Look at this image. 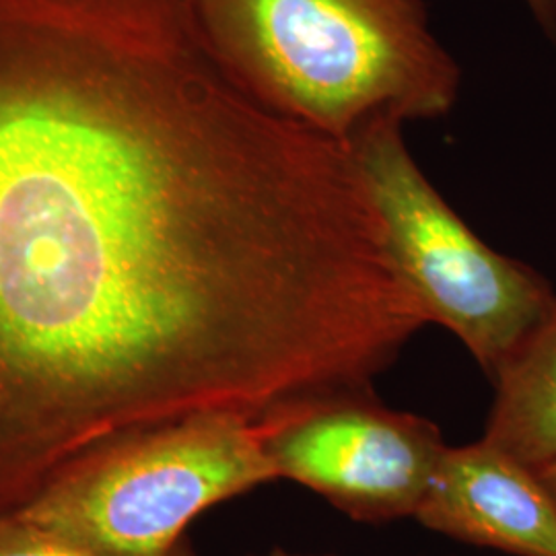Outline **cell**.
<instances>
[{
    "mask_svg": "<svg viewBox=\"0 0 556 556\" xmlns=\"http://www.w3.org/2000/svg\"><path fill=\"white\" fill-rule=\"evenodd\" d=\"M422 326L349 147L190 0H0V514L124 431L369 390Z\"/></svg>",
    "mask_w": 556,
    "mask_h": 556,
    "instance_id": "1",
    "label": "cell"
},
{
    "mask_svg": "<svg viewBox=\"0 0 556 556\" xmlns=\"http://www.w3.org/2000/svg\"><path fill=\"white\" fill-rule=\"evenodd\" d=\"M220 68L280 118L349 144L371 119H435L462 71L422 0H190Z\"/></svg>",
    "mask_w": 556,
    "mask_h": 556,
    "instance_id": "2",
    "label": "cell"
},
{
    "mask_svg": "<svg viewBox=\"0 0 556 556\" xmlns=\"http://www.w3.org/2000/svg\"><path fill=\"white\" fill-rule=\"evenodd\" d=\"M278 480L260 418L206 413L71 457L15 514L93 556H176L192 519Z\"/></svg>",
    "mask_w": 556,
    "mask_h": 556,
    "instance_id": "3",
    "label": "cell"
},
{
    "mask_svg": "<svg viewBox=\"0 0 556 556\" xmlns=\"http://www.w3.org/2000/svg\"><path fill=\"white\" fill-rule=\"evenodd\" d=\"M402 124L371 119L346 147L418 309L454 332L493 378L555 303L553 285L532 266L498 254L459 219L413 160Z\"/></svg>",
    "mask_w": 556,
    "mask_h": 556,
    "instance_id": "4",
    "label": "cell"
},
{
    "mask_svg": "<svg viewBox=\"0 0 556 556\" xmlns=\"http://www.w3.org/2000/svg\"><path fill=\"white\" fill-rule=\"evenodd\" d=\"M260 425L277 478L358 521L417 516L447 450L431 420L386 408L371 390L291 402Z\"/></svg>",
    "mask_w": 556,
    "mask_h": 556,
    "instance_id": "5",
    "label": "cell"
},
{
    "mask_svg": "<svg viewBox=\"0 0 556 556\" xmlns=\"http://www.w3.org/2000/svg\"><path fill=\"white\" fill-rule=\"evenodd\" d=\"M415 517L482 548L556 556L555 498L536 470L484 439L445 450Z\"/></svg>",
    "mask_w": 556,
    "mask_h": 556,
    "instance_id": "6",
    "label": "cell"
},
{
    "mask_svg": "<svg viewBox=\"0 0 556 556\" xmlns=\"http://www.w3.org/2000/svg\"><path fill=\"white\" fill-rule=\"evenodd\" d=\"M484 441L532 470L556 462V301L495 371Z\"/></svg>",
    "mask_w": 556,
    "mask_h": 556,
    "instance_id": "7",
    "label": "cell"
},
{
    "mask_svg": "<svg viewBox=\"0 0 556 556\" xmlns=\"http://www.w3.org/2000/svg\"><path fill=\"white\" fill-rule=\"evenodd\" d=\"M0 556H93L68 540L23 519L15 511L0 514ZM176 556H190L179 548Z\"/></svg>",
    "mask_w": 556,
    "mask_h": 556,
    "instance_id": "8",
    "label": "cell"
},
{
    "mask_svg": "<svg viewBox=\"0 0 556 556\" xmlns=\"http://www.w3.org/2000/svg\"><path fill=\"white\" fill-rule=\"evenodd\" d=\"M548 38L556 40V0H523Z\"/></svg>",
    "mask_w": 556,
    "mask_h": 556,
    "instance_id": "9",
    "label": "cell"
},
{
    "mask_svg": "<svg viewBox=\"0 0 556 556\" xmlns=\"http://www.w3.org/2000/svg\"><path fill=\"white\" fill-rule=\"evenodd\" d=\"M536 472L538 477H540V480L544 482V486L548 489V493L553 495L556 503V462L548 464V466H544V468H540Z\"/></svg>",
    "mask_w": 556,
    "mask_h": 556,
    "instance_id": "10",
    "label": "cell"
},
{
    "mask_svg": "<svg viewBox=\"0 0 556 556\" xmlns=\"http://www.w3.org/2000/svg\"><path fill=\"white\" fill-rule=\"evenodd\" d=\"M270 556H291V555H285V553H275V555H270Z\"/></svg>",
    "mask_w": 556,
    "mask_h": 556,
    "instance_id": "11",
    "label": "cell"
}]
</instances>
